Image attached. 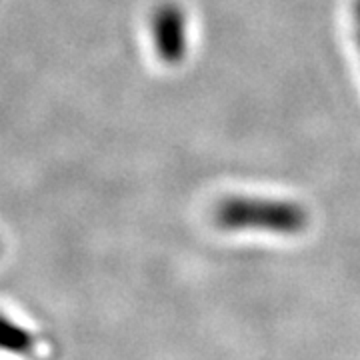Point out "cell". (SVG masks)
<instances>
[{
  "instance_id": "1",
  "label": "cell",
  "mask_w": 360,
  "mask_h": 360,
  "mask_svg": "<svg viewBox=\"0 0 360 360\" xmlns=\"http://www.w3.org/2000/svg\"><path fill=\"white\" fill-rule=\"evenodd\" d=\"M219 226L226 231H269L274 234H298L307 226L309 217L300 205L257 198L231 196L224 198L214 212Z\"/></svg>"
},
{
  "instance_id": "2",
  "label": "cell",
  "mask_w": 360,
  "mask_h": 360,
  "mask_svg": "<svg viewBox=\"0 0 360 360\" xmlns=\"http://www.w3.org/2000/svg\"><path fill=\"white\" fill-rule=\"evenodd\" d=\"M150 37L158 58L167 65H179L188 51L186 14L179 4L165 2L150 16Z\"/></svg>"
},
{
  "instance_id": "3",
  "label": "cell",
  "mask_w": 360,
  "mask_h": 360,
  "mask_svg": "<svg viewBox=\"0 0 360 360\" xmlns=\"http://www.w3.org/2000/svg\"><path fill=\"white\" fill-rule=\"evenodd\" d=\"M37 350V338L25 326L0 314V352L16 356H30Z\"/></svg>"
},
{
  "instance_id": "4",
  "label": "cell",
  "mask_w": 360,
  "mask_h": 360,
  "mask_svg": "<svg viewBox=\"0 0 360 360\" xmlns=\"http://www.w3.org/2000/svg\"><path fill=\"white\" fill-rule=\"evenodd\" d=\"M354 20H360V0H354Z\"/></svg>"
},
{
  "instance_id": "5",
  "label": "cell",
  "mask_w": 360,
  "mask_h": 360,
  "mask_svg": "<svg viewBox=\"0 0 360 360\" xmlns=\"http://www.w3.org/2000/svg\"><path fill=\"white\" fill-rule=\"evenodd\" d=\"M356 22V40H359V49H360V20H354Z\"/></svg>"
}]
</instances>
